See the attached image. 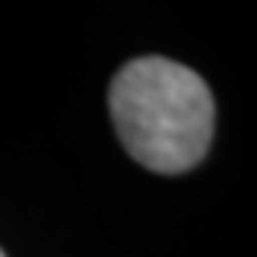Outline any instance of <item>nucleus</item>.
Segmentation results:
<instances>
[{"instance_id":"nucleus-2","label":"nucleus","mask_w":257,"mask_h":257,"mask_svg":"<svg viewBox=\"0 0 257 257\" xmlns=\"http://www.w3.org/2000/svg\"><path fill=\"white\" fill-rule=\"evenodd\" d=\"M0 257H7V254H4V251H0Z\"/></svg>"},{"instance_id":"nucleus-1","label":"nucleus","mask_w":257,"mask_h":257,"mask_svg":"<svg viewBox=\"0 0 257 257\" xmlns=\"http://www.w3.org/2000/svg\"><path fill=\"white\" fill-rule=\"evenodd\" d=\"M108 108L121 146L155 174H183L208 155L214 96L186 65L161 56L127 62L112 81Z\"/></svg>"}]
</instances>
